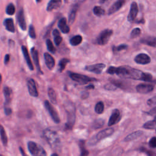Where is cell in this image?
<instances>
[{"label": "cell", "instance_id": "f1b7e54d", "mask_svg": "<svg viewBox=\"0 0 156 156\" xmlns=\"http://www.w3.org/2000/svg\"><path fill=\"white\" fill-rule=\"evenodd\" d=\"M0 135H1V138L2 140V144H4V146H5L7 144V136L4 127L1 124H0Z\"/></svg>", "mask_w": 156, "mask_h": 156}, {"label": "cell", "instance_id": "5b68a950", "mask_svg": "<svg viewBox=\"0 0 156 156\" xmlns=\"http://www.w3.org/2000/svg\"><path fill=\"white\" fill-rule=\"evenodd\" d=\"M4 95L5 97L4 103V112L6 115H10L12 113V109L10 107V104L12 99V90L9 87H5L3 90Z\"/></svg>", "mask_w": 156, "mask_h": 156}, {"label": "cell", "instance_id": "1f68e13d", "mask_svg": "<svg viewBox=\"0 0 156 156\" xmlns=\"http://www.w3.org/2000/svg\"><path fill=\"white\" fill-rule=\"evenodd\" d=\"M69 62V60L68 58H62L58 63V71L60 72H62L65 69L66 64Z\"/></svg>", "mask_w": 156, "mask_h": 156}, {"label": "cell", "instance_id": "7402d4cb", "mask_svg": "<svg viewBox=\"0 0 156 156\" xmlns=\"http://www.w3.org/2000/svg\"><path fill=\"white\" fill-rule=\"evenodd\" d=\"M140 42L143 44L155 48L156 46V38L155 37H145L140 40Z\"/></svg>", "mask_w": 156, "mask_h": 156}, {"label": "cell", "instance_id": "681fc988", "mask_svg": "<svg viewBox=\"0 0 156 156\" xmlns=\"http://www.w3.org/2000/svg\"><path fill=\"white\" fill-rule=\"evenodd\" d=\"M88 96V92H82V96H81V97H82V99H85V98H87Z\"/></svg>", "mask_w": 156, "mask_h": 156}, {"label": "cell", "instance_id": "f35d334b", "mask_svg": "<svg viewBox=\"0 0 156 156\" xmlns=\"http://www.w3.org/2000/svg\"><path fill=\"white\" fill-rule=\"evenodd\" d=\"M29 35L32 38H36V34L35 32V29L33 25H30L29 28Z\"/></svg>", "mask_w": 156, "mask_h": 156}, {"label": "cell", "instance_id": "ee69618b", "mask_svg": "<svg viewBox=\"0 0 156 156\" xmlns=\"http://www.w3.org/2000/svg\"><path fill=\"white\" fill-rule=\"evenodd\" d=\"M155 103H156V98H155V96H154L152 98H151V99H148L147 101V104L149 106H154L155 105Z\"/></svg>", "mask_w": 156, "mask_h": 156}, {"label": "cell", "instance_id": "9f6ffc18", "mask_svg": "<svg viewBox=\"0 0 156 156\" xmlns=\"http://www.w3.org/2000/svg\"><path fill=\"white\" fill-rule=\"evenodd\" d=\"M102 2H104V1H107V0H101Z\"/></svg>", "mask_w": 156, "mask_h": 156}, {"label": "cell", "instance_id": "f5cc1de1", "mask_svg": "<svg viewBox=\"0 0 156 156\" xmlns=\"http://www.w3.org/2000/svg\"><path fill=\"white\" fill-rule=\"evenodd\" d=\"M51 156H58V155L57 153H53L51 154Z\"/></svg>", "mask_w": 156, "mask_h": 156}, {"label": "cell", "instance_id": "d4e9b609", "mask_svg": "<svg viewBox=\"0 0 156 156\" xmlns=\"http://www.w3.org/2000/svg\"><path fill=\"white\" fill-rule=\"evenodd\" d=\"M4 25L5 27V29L10 32H15V26L13 21L11 18H7L4 21Z\"/></svg>", "mask_w": 156, "mask_h": 156}, {"label": "cell", "instance_id": "ffe728a7", "mask_svg": "<svg viewBox=\"0 0 156 156\" xmlns=\"http://www.w3.org/2000/svg\"><path fill=\"white\" fill-rule=\"evenodd\" d=\"M44 58L45 61V63L50 70H52L53 68L55 66V60L54 58L48 52H44Z\"/></svg>", "mask_w": 156, "mask_h": 156}, {"label": "cell", "instance_id": "7bdbcfd3", "mask_svg": "<svg viewBox=\"0 0 156 156\" xmlns=\"http://www.w3.org/2000/svg\"><path fill=\"white\" fill-rule=\"evenodd\" d=\"M104 88L107 90H115L117 88V87L115 85H114L113 83H110L108 84H106L104 86Z\"/></svg>", "mask_w": 156, "mask_h": 156}, {"label": "cell", "instance_id": "6da1fadb", "mask_svg": "<svg viewBox=\"0 0 156 156\" xmlns=\"http://www.w3.org/2000/svg\"><path fill=\"white\" fill-rule=\"evenodd\" d=\"M115 74L124 79L140 80L146 82H151L153 79L152 76L151 74L144 73L140 69L130 67L129 66L116 67Z\"/></svg>", "mask_w": 156, "mask_h": 156}, {"label": "cell", "instance_id": "83f0119b", "mask_svg": "<svg viewBox=\"0 0 156 156\" xmlns=\"http://www.w3.org/2000/svg\"><path fill=\"white\" fill-rule=\"evenodd\" d=\"M82 41V37L81 35H75L74 37H73L70 40H69V43L72 46H77L78 44H79L80 43H81Z\"/></svg>", "mask_w": 156, "mask_h": 156}, {"label": "cell", "instance_id": "44dd1931", "mask_svg": "<svg viewBox=\"0 0 156 156\" xmlns=\"http://www.w3.org/2000/svg\"><path fill=\"white\" fill-rule=\"evenodd\" d=\"M143 134V132L142 130H136L134 132H132L128 135H127L123 140L125 142H129L130 141L135 140L138 138H140Z\"/></svg>", "mask_w": 156, "mask_h": 156}, {"label": "cell", "instance_id": "4dcf8cb0", "mask_svg": "<svg viewBox=\"0 0 156 156\" xmlns=\"http://www.w3.org/2000/svg\"><path fill=\"white\" fill-rule=\"evenodd\" d=\"M79 146H80V156H88V154H89V152L85 148V141H83V140L80 141H79Z\"/></svg>", "mask_w": 156, "mask_h": 156}, {"label": "cell", "instance_id": "cb8c5ba5", "mask_svg": "<svg viewBox=\"0 0 156 156\" xmlns=\"http://www.w3.org/2000/svg\"><path fill=\"white\" fill-rule=\"evenodd\" d=\"M62 4V0H50L48 2L46 10L51 12L54 9H57L60 7Z\"/></svg>", "mask_w": 156, "mask_h": 156}, {"label": "cell", "instance_id": "d6a6232c", "mask_svg": "<svg viewBox=\"0 0 156 156\" xmlns=\"http://www.w3.org/2000/svg\"><path fill=\"white\" fill-rule=\"evenodd\" d=\"M104 123H105V120L104 119H96L95 121H94V122H93V124H92V127L94 129H99L104 125Z\"/></svg>", "mask_w": 156, "mask_h": 156}, {"label": "cell", "instance_id": "9a60e30c", "mask_svg": "<svg viewBox=\"0 0 156 156\" xmlns=\"http://www.w3.org/2000/svg\"><path fill=\"white\" fill-rule=\"evenodd\" d=\"M138 5L136 2H132L130 5V11L127 16V20L129 21L132 22L135 19L138 13Z\"/></svg>", "mask_w": 156, "mask_h": 156}, {"label": "cell", "instance_id": "60d3db41", "mask_svg": "<svg viewBox=\"0 0 156 156\" xmlns=\"http://www.w3.org/2000/svg\"><path fill=\"white\" fill-rule=\"evenodd\" d=\"M149 146L152 148H155L156 146V138L155 136L152 137L149 141Z\"/></svg>", "mask_w": 156, "mask_h": 156}, {"label": "cell", "instance_id": "484cf974", "mask_svg": "<svg viewBox=\"0 0 156 156\" xmlns=\"http://www.w3.org/2000/svg\"><path fill=\"white\" fill-rule=\"evenodd\" d=\"M48 93L50 101L54 104H57V95L55 90L52 88H49Z\"/></svg>", "mask_w": 156, "mask_h": 156}, {"label": "cell", "instance_id": "db71d44e", "mask_svg": "<svg viewBox=\"0 0 156 156\" xmlns=\"http://www.w3.org/2000/svg\"><path fill=\"white\" fill-rule=\"evenodd\" d=\"M1 82H2V76H1V74H0V87H1Z\"/></svg>", "mask_w": 156, "mask_h": 156}, {"label": "cell", "instance_id": "f907efd6", "mask_svg": "<svg viewBox=\"0 0 156 156\" xmlns=\"http://www.w3.org/2000/svg\"><path fill=\"white\" fill-rule=\"evenodd\" d=\"M19 149H20V152H21V154H22V155H23V156H27V155L26 154V153L24 152V150L23 149V148H22V147H19Z\"/></svg>", "mask_w": 156, "mask_h": 156}, {"label": "cell", "instance_id": "30bf717a", "mask_svg": "<svg viewBox=\"0 0 156 156\" xmlns=\"http://www.w3.org/2000/svg\"><path fill=\"white\" fill-rule=\"evenodd\" d=\"M121 118V116L119 110L118 109L113 110L108 122V126L110 127L117 124L120 121Z\"/></svg>", "mask_w": 156, "mask_h": 156}, {"label": "cell", "instance_id": "d6986e66", "mask_svg": "<svg viewBox=\"0 0 156 156\" xmlns=\"http://www.w3.org/2000/svg\"><path fill=\"white\" fill-rule=\"evenodd\" d=\"M31 51V54H32V57L34 62V64L37 69V71L40 73L41 74H43V72L41 70L40 66V64H39V58H38V51L35 49V48H32L30 50Z\"/></svg>", "mask_w": 156, "mask_h": 156}, {"label": "cell", "instance_id": "74e56055", "mask_svg": "<svg viewBox=\"0 0 156 156\" xmlns=\"http://www.w3.org/2000/svg\"><path fill=\"white\" fill-rule=\"evenodd\" d=\"M140 34H141V29L138 27L135 28L132 30V32L130 33V37L132 38H136L138 36H139L140 35Z\"/></svg>", "mask_w": 156, "mask_h": 156}, {"label": "cell", "instance_id": "8d00e7d4", "mask_svg": "<svg viewBox=\"0 0 156 156\" xmlns=\"http://www.w3.org/2000/svg\"><path fill=\"white\" fill-rule=\"evenodd\" d=\"M6 13L9 15H12L15 13V7L12 3H10L6 7Z\"/></svg>", "mask_w": 156, "mask_h": 156}, {"label": "cell", "instance_id": "f546056e", "mask_svg": "<svg viewBox=\"0 0 156 156\" xmlns=\"http://www.w3.org/2000/svg\"><path fill=\"white\" fill-rule=\"evenodd\" d=\"M143 127L146 129L154 130L155 129V118H154L152 120H151L145 122L143 124Z\"/></svg>", "mask_w": 156, "mask_h": 156}, {"label": "cell", "instance_id": "6f0895ef", "mask_svg": "<svg viewBox=\"0 0 156 156\" xmlns=\"http://www.w3.org/2000/svg\"><path fill=\"white\" fill-rule=\"evenodd\" d=\"M0 156H3V155H0Z\"/></svg>", "mask_w": 156, "mask_h": 156}, {"label": "cell", "instance_id": "d590c367", "mask_svg": "<svg viewBox=\"0 0 156 156\" xmlns=\"http://www.w3.org/2000/svg\"><path fill=\"white\" fill-rule=\"evenodd\" d=\"M46 46H47V49L49 52H51L52 54H54L55 52V49L52 43V41L49 39L46 40Z\"/></svg>", "mask_w": 156, "mask_h": 156}, {"label": "cell", "instance_id": "9c48e42d", "mask_svg": "<svg viewBox=\"0 0 156 156\" xmlns=\"http://www.w3.org/2000/svg\"><path fill=\"white\" fill-rule=\"evenodd\" d=\"M114 133V129L112 127H108L107 129H105L100 132H99L96 136L92 138L93 141H96V142H98V141H100L102 139H104L107 137L110 136Z\"/></svg>", "mask_w": 156, "mask_h": 156}, {"label": "cell", "instance_id": "836d02e7", "mask_svg": "<svg viewBox=\"0 0 156 156\" xmlns=\"http://www.w3.org/2000/svg\"><path fill=\"white\" fill-rule=\"evenodd\" d=\"M104 110V105L103 102H102V101L98 102L96 104L95 107H94L95 112L98 114H101L103 113Z\"/></svg>", "mask_w": 156, "mask_h": 156}, {"label": "cell", "instance_id": "8fae6325", "mask_svg": "<svg viewBox=\"0 0 156 156\" xmlns=\"http://www.w3.org/2000/svg\"><path fill=\"white\" fill-rule=\"evenodd\" d=\"M154 88V85L150 83H140L136 87V90L141 94H147L151 92Z\"/></svg>", "mask_w": 156, "mask_h": 156}, {"label": "cell", "instance_id": "e0dca14e", "mask_svg": "<svg viewBox=\"0 0 156 156\" xmlns=\"http://www.w3.org/2000/svg\"><path fill=\"white\" fill-rule=\"evenodd\" d=\"M125 2H126V0L116 1L109 9V10L108 11V14L112 15V14L114 13L115 12H116V11H118V10H119L123 6V5L125 4Z\"/></svg>", "mask_w": 156, "mask_h": 156}, {"label": "cell", "instance_id": "52a82bcc", "mask_svg": "<svg viewBox=\"0 0 156 156\" xmlns=\"http://www.w3.org/2000/svg\"><path fill=\"white\" fill-rule=\"evenodd\" d=\"M112 34H113V31L112 30H110V29H107L102 30L99 34L98 37L96 38V43L99 45L106 44L108 43L109 39L110 38V37L112 35Z\"/></svg>", "mask_w": 156, "mask_h": 156}, {"label": "cell", "instance_id": "4316f807", "mask_svg": "<svg viewBox=\"0 0 156 156\" xmlns=\"http://www.w3.org/2000/svg\"><path fill=\"white\" fill-rule=\"evenodd\" d=\"M77 10V6H74L71 10L69 16H68V23L69 24H72L76 18V12Z\"/></svg>", "mask_w": 156, "mask_h": 156}, {"label": "cell", "instance_id": "b9f144b4", "mask_svg": "<svg viewBox=\"0 0 156 156\" xmlns=\"http://www.w3.org/2000/svg\"><path fill=\"white\" fill-rule=\"evenodd\" d=\"M54 43L55 44V45L58 46V45H60V44L61 43V42L62 41V38L60 35H57V36L54 37Z\"/></svg>", "mask_w": 156, "mask_h": 156}, {"label": "cell", "instance_id": "816d5d0a", "mask_svg": "<svg viewBox=\"0 0 156 156\" xmlns=\"http://www.w3.org/2000/svg\"><path fill=\"white\" fill-rule=\"evenodd\" d=\"M94 88V86L93 85H89L85 87V88L88 89V90H89V89H93Z\"/></svg>", "mask_w": 156, "mask_h": 156}, {"label": "cell", "instance_id": "3957f363", "mask_svg": "<svg viewBox=\"0 0 156 156\" xmlns=\"http://www.w3.org/2000/svg\"><path fill=\"white\" fill-rule=\"evenodd\" d=\"M43 135L49 146L54 149H58L60 146V140L57 133L50 129L43 131Z\"/></svg>", "mask_w": 156, "mask_h": 156}, {"label": "cell", "instance_id": "7dc6e473", "mask_svg": "<svg viewBox=\"0 0 156 156\" xmlns=\"http://www.w3.org/2000/svg\"><path fill=\"white\" fill-rule=\"evenodd\" d=\"M10 60V55L9 54H6L4 58V63L6 65L9 63V61Z\"/></svg>", "mask_w": 156, "mask_h": 156}, {"label": "cell", "instance_id": "4fadbf2b", "mask_svg": "<svg viewBox=\"0 0 156 156\" xmlns=\"http://www.w3.org/2000/svg\"><path fill=\"white\" fill-rule=\"evenodd\" d=\"M27 86L29 94L33 97H37L38 96V93L35 85V83L34 79H29L27 80Z\"/></svg>", "mask_w": 156, "mask_h": 156}, {"label": "cell", "instance_id": "7a4b0ae2", "mask_svg": "<svg viewBox=\"0 0 156 156\" xmlns=\"http://www.w3.org/2000/svg\"><path fill=\"white\" fill-rule=\"evenodd\" d=\"M65 109L67 115V120L66 122V128L67 129H72L76 121V107L74 105L69 101L64 104Z\"/></svg>", "mask_w": 156, "mask_h": 156}, {"label": "cell", "instance_id": "ba28073f", "mask_svg": "<svg viewBox=\"0 0 156 156\" xmlns=\"http://www.w3.org/2000/svg\"><path fill=\"white\" fill-rule=\"evenodd\" d=\"M44 105L45 108L49 113L50 116L52 119L53 121L56 124H58L60 122L58 115L57 111L55 110V109L51 105V104L48 101L46 100L44 102Z\"/></svg>", "mask_w": 156, "mask_h": 156}, {"label": "cell", "instance_id": "8992f818", "mask_svg": "<svg viewBox=\"0 0 156 156\" xmlns=\"http://www.w3.org/2000/svg\"><path fill=\"white\" fill-rule=\"evenodd\" d=\"M69 76L70 78L76 81L79 83L81 84H85L88 82H93V81H96L97 79L93 78V77H90L85 75H82L78 73H69Z\"/></svg>", "mask_w": 156, "mask_h": 156}, {"label": "cell", "instance_id": "277c9868", "mask_svg": "<svg viewBox=\"0 0 156 156\" xmlns=\"http://www.w3.org/2000/svg\"><path fill=\"white\" fill-rule=\"evenodd\" d=\"M27 148L32 156H46V151L43 147L34 141H29Z\"/></svg>", "mask_w": 156, "mask_h": 156}, {"label": "cell", "instance_id": "ac0fdd59", "mask_svg": "<svg viewBox=\"0 0 156 156\" xmlns=\"http://www.w3.org/2000/svg\"><path fill=\"white\" fill-rule=\"evenodd\" d=\"M58 27L59 29L61 30V32L63 34H68L69 30V27L67 24L66 19L65 18H62L58 23Z\"/></svg>", "mask_w": 156, "mask_h": 156}, {"label": "cell", "instance_id": "bcb514c9", "mask_svg": "<svg viewBox=\"0 0 156 156\" xmlns=\"http://www.w3.org/2000/svg\"><path fill=\"white\" fill-rule=\"evenodd\" d=\"M155 112H155V107H154L151 110H149V112H146V113L148 114V115H149L155 116Z\"/></svg>", "mask_w": 156, "mask_h": 156}, {"label": "cell", "instance_id": "c3c4849f", "mask_svg": "<svg viewBox=\"0 0 156 156\" xmlns=\"http://www.w3.org/2000/svg\"><path fill=\"white\" fill-rule=\"evenodd\" d=\"M52 34H53L54 37H55V36H57V35H60V32L57 29H54L52 32Z\"/></svg>", "mask_w": 156, "mask_h": 156}, {"label": "cell", "instance_id": "5bb4252c", "mask_svg": "<svg viewBox=\"0 0 156 156\" xmlns=\"http://www.w3.org/2000/svg\"><path fill=\"white\" fill-rule=\"evenodd\" d=\"M134 61L138 64L147 65L151 62V58L148 55L144 53H141L135 56Z\"/></svg>", "mask_w": 156, "mask_h": 156}, {"label": "cell", "instance_id": "f6af8a7d", "mask_svg": "<svg viewBox=\"0 0 156 156\" xmlns=\"http://www.w3.org/2000/svg\"><path fill=\"white\" fill-rule=\"evenodd\" d=\"M115 71H116V67L115 66H110L107 71V73L110 74H115Z\"/></svg>", "mask_w": 156, "mask_h": 156}, {"label": "cell", "instance_id": "603a6c76", "mask_svg": "<svg viewBox=\"0 0 156 156\" xmlns=\"http://www.w3.org/2000/svg\"><path fill=\"white\" fill-rule=\"evenodd\" d=\"M21 50H22V52L23 54V55H24V57L26 60V62L28 65V67L30 69V70H33L34 69V66H33V65H32V63L31 62V60H30V58L29 57V52H28V51H27V49L26 48V46H22L21 47Z\"/></svg>", "mask_w": 156, "mask_h": 156}, {"label": "cell", "instance_id": "7c38bea8", "mask_svg": "<svg viewBox=\"0 0 156 156\" xmlns=\"http://www.w3.org/2000/svg\"><path fill=\"white\" fill-rule=\"evenodd\" d=\"M105 68V65L104 63H97L91 65H88L85 67V69L95 74H101Z\"/></svg>", "mask_w": 156, "mask_h": 156}, {"label": "cell", "instance_id": "11a10c76", "mask_svg": "<svg viewBox=\"0 0 156 156\" xmlns=\"http://www.w3.org/2000/svg\"><path fill=\"white\" fill-rule=\"evenodd\" d=\"M36 1H37V2H40L41 1V0H36Z\"/></svg>", "mask_w": 156, "mask_h": 156}, {"label": "cell", "instance_id": "e575fe53", "mask_svg": "<svg viewBox=\"0 0 156 156\" xmlns=\"http://www.w3.org/2000/svg\"><path fill=\"white\" fill-rule=\"evenodd\" d=\"M105 10L99 6H95L93 8V13L97 16H101L105 14Z\"/></svg>", "mask_w": 156, "mask_h": 156}, {"label": "cell", "instance_id": "ab89813d", "mask_svg": "<svg viewBox=\"0 0 156 156\" xmlns=\"http://www.w3.org/2000/svg\"><path fill=\"white\" fill-rule=\"evenodd\" d=\"M127 48V45L126 44H120L118 46H114L113 48V51H120L124 49H126Z\"/></svg>", "mask_w": 156, "mask_h": 156}, {"label": "cell", "instance_id": "2e32d148", "mask_svg": "<svg viewBox=\"0 0 156 156\" xmlns=\"http://www.w3.org/2000/svg\"><path fill=\"white\" fill-rule=\"evenodd\" d=\"M17 20L20 28L22 30H25L26 29V23L24 15V10L23 9H20L18 13Z\"/></svg>", "mask_w": 156, "mask_h": 156}]
</instances>
